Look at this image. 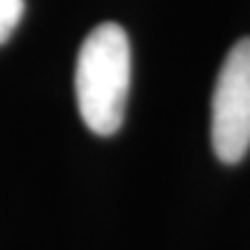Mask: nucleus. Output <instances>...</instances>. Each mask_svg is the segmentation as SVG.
Returning <instances> with one entry per match:
<instances>
[{
    "label": "nucleus",
    "mask_w": 250,
    "mask_h": 250,
    "mask_svg": "<svg viewBox=\"0 0 250 250\" xmlns=\"http://www.w3.org/2000/svg\"><path fill=\"white\" fill-rule=\"evenodd\" d=\"M211 142L227 165L246 158L250 148V37L229 49L218 72L211 100Z\"/></svg>",
    "instance_id": "obj_2"
},
{
    "label": "nucleus",
    "mask_w": 250,
    "mask_h": 250,
    "mask_svg": "<svg viewBox=\"0 0 250 250\" xmlns=\"http://www.w3.org/2000/svg\"><path fill=\"white\" fill-rule=\"evenodd\" d=\"M23 17V0H0V44H5Z\"/></svg>",
    "instance_id": "obj_3"
},
{
    "label": "nucleus",
    "mask_w": 250,
    "mask_h": 250,
    "mask_svg": "<svg viewBox=\"0 0 250 250\" xmlns=\"http://www.w3.org/2000/svg\"><path fill=\"white\" fill-rule=\"evenodd\" d=\"M132 77L130 40L118 23H100L90 30L77 56V107L90 132L100 137L123 125Z\"/></svg>",
    "instance_id": "obj_1"
}]
</instances>
